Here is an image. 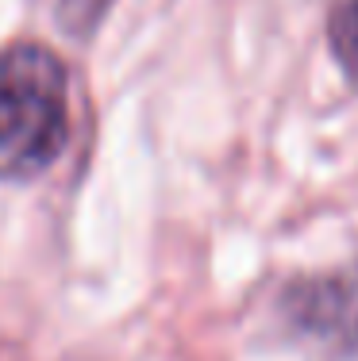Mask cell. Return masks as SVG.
Listing matches in <instances>:
<instances>
[{
	"mask_svg": "<svg viewBox=\"0 0 358 361\" xmlns=\"http://www.w3.org/2000/svg\"><path fill=\"white\" fill-rule=\"evenodd\" d=\"M70 139V77L42 42L0 50V180H31Z\"/></svg>",
	"mask_w": 358,
	"mask_h": 361,
	"instance_id": "obj_1",
	"label": "cell"
},
{
	"mask_svg": "<svg viewBox=\"0 0 358 361\" xmlns=\"http://www.w3.org/2000/svg\"><path fill=\"white\" fill-rule=\"evenodd\" d=\"M281 312L289 331L323 354L358 357V262L293 281L281 292Z\"/></svg>",
	"mask_w": 358,
	"mask_h": 361,
	"instance_id": "obj_2",
	"label": "cell"
},
{
	"mask_svg": "<svg viewBox=\"0 0 358 361\" xmlns=\"http://www.w3.org/2000/svg\"><path fill=\"white\" fill-rule=\"evenodd\" d=\"M328 39L347 81L358 89V0H343L328 20Z\"/></svg>",
	"mask_w": 358,
	"mask_h": 361,
	"instance_id": "obj_3",
	"label": "cell"
}]
</instances>
